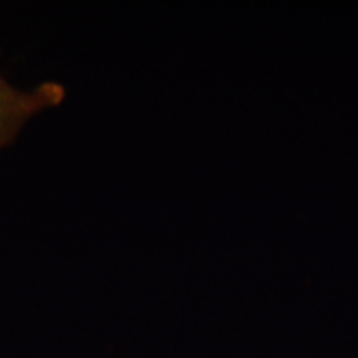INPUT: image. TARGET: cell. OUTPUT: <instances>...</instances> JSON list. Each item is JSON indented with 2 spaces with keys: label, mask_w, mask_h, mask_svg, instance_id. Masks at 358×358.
Listing matches in <instances>:
<instances>
[]
</instances>
